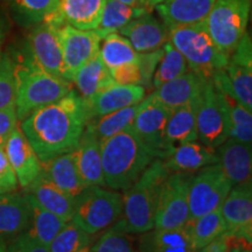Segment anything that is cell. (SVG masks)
Wrapping results in <instances>:
<instances>
[{
  "mask_svg": "<svg viewBox=\"0 0 252 252\" xmlns=\"http://www.w3.org/2000/svg\"><path fill=\"white\" fill-rule=\"evenodd\" d=\"M6 156L17 175L18 184L26 188L41 173V161L30 141L18 125L9 135L5 146Z\"/></svg>",
  "mask_w": 252,
  "mask_h": 252,
  "instance_id": "cell-17",
  "label": "cell"
},
{
  "mask_svg": "<svg viewBox=\"0 0 252 252\" xmlns=\"http://www.w3.org/2000/svg\"><path fill=\"white\" fill-rule=\"evenodd\" d=\"M220 213L228 230L252 241L251 181L232 187L223 201Z\"/></svg>",
  "mask_w": 252,
  "mask_h": 252,
  "instance_id": "cell-15",
  "label": "cell"
},
{
  "mask_svg": "<svg viewBox=\"0 0 252 252\" xmlns=\"http://www.w3.org/2000/svg\"><path fill=\"white\" fill-rule=\"evenodd\" d=\"M122 214L123 195L118 190L91 186L76 197L71 222L94 236L117 222Z\"/></svg>",
  "mask_w": 252,
  "mask_h": 252,
  "instance_id": "cell-6",
  "label": "cell"
},
{
  "mask_svg": "<svg viewBox=\"0 0 252 252\" xmlns=\"http://www.w3.org/2000/svg\"><path fill=\"white\" fill-rule=\"evenodd\" d=\"M72 82L76 84L82 99L87 100L112 84L113 80L98 53L94 59L78 69Z\"/></svg>",
  "mask_w": 252,
  "mask_h": 252,
  "instance_id": "cell-30",
  "label": "cell"
},
{
  "mask_svg": "<svg viewBox=\"0 0 252 252\" xmlns=\"http://www.w3.org/2000/svg\"><path fill=\"white\" fill-rule=\"evenodd\" d=\"M217 163L220 166L232 187L251 181V145L228 138L216 149Z\"/></svg>",
  "mask_w": 252,
  "mask_h": 252,
  "instance_id": "cell-22",
  "label": "cell"
},
{
  "mask_svg": "<svg viewBox=\"0 0 252 252\" xmlns=\"http://www.w3.org/2000/svg\"><path fill=\"white\" fill-rule=\"evenodd\" d=\"M145 94L146 90L143 86H122L113 82L91 98L84 100L89 121L135 105L145 98Z\"/></svg>",
  "mask_w": 252,
  "mask_h": 252,
  "instance_id": "cell-18",
  "label": "cell"
},
{
  "mask_svg": "<svg viewBox=\"0 0 252 252\" xmlns=\"http://www.w3.org/2000/svg\"><path fill=\"white\" fill-rule=\"evenodd\" d=\"M169 113L171 110L150 94L140 102L132 123L133 131L159 159H165L173 150L166 139V124Z\"/></svg>",
  "mask_w": 252,
  "mask_h": 252,
  "instance_id": "cell-12",
  "label": "cell"
},
{
  "mask_svg": "<svg viewBox=\"0 0 252 252\" xmlns=\"http://www.w3.org/2000/svg\"><path fill=\"white\" fill-rule=\"evenodd\" d=\"M198 98L172 110L166 124V139L172 147L197 140L196 111Z\"/></svg>",
  "mask_w": 252,
  "mask_h": 252,
  "instance_id": "cell-29",
  "label": "cell"
},
{
  "mask_svg": "<svg viewBox=\"0 0 252 252\" xmlns=\"http://www.w3.org/2000/svg\"><path fill=\"white\" fill-rule=\"evenodd\" d=\"M5 251H6V244L0 243V252H5Z\"/></svg>",
  "mask_w": 252,
  "mask_h": 252,
  "instance_id": "cell-51",
  "label": "cell"
},
{
  "mask_svg": "<svg viewBox=\"0 0 252 252\" xmlns=\"http://www.w3.org/2000/svg\"><path fill=\"white\" fill-rule=\"evenodd\" d=\"M206 80L208 78L198 76L194 71L188 70L181 76L157 88L151 94L172 111L196 99L202 91Z\"/></svg>",
  "mask_w": 252,
  "mask_h": 252,
  "instance_id": "cell-23",
  "label": "cell"
},
{
  "mask_svg": "<svg viewBox=\"0 0 252 252\" xmlns=\"http://www.w3.org/2000/svg\"><path fill=\"white\" fill-rule=\"evenodd\" d=\"M94 243V235L75 225L71 220L55 236L48 245L49 252H89Z\"/></svg>",
  "mask_w": 252,
  "mask_h": 252,
  "instance_id": "cell-39",
  "label": "cell"
},
{
  "mask_svg": "<svg viewBox=\"0 0 252 252\" xmlns=\"http://www.w3.org/2000/svg\"><path fill=\"white\" fill-rule=\"evenodd\" d=\"M28 55L39 67L54 76L63 77L64 63L59 27L49 20L34 26L28 34Z\"/></svg>",
  "mask_w": 252,
  "mask_h": 252,
  "instance_id": "cell-13",
  "label": "cell"
},
{
  "mask_svg": "<svg viewBox=\"0 0 252 252\" xmlns=\"http://www.w3.org/2000/svg\"><path fill=\"white\" fill-rule=\"evenodd\" d=\"M197 140L216 150L229 138V125L224 105L212 78L204 82L196 111Z\"/></svg>",
  "mask_w": 252,
  "mask_h": 252,
  "instance_id": "cell-11",
  "label": "cell"
},
{
  "mask_svg": "<svg viewBox=\"0 0 252 252\" xmlns=\"http://www.w3.org/2000/svg\"><path fill=\"white\" fill-rule=\"evenodd\" d=\"M99 47V56L109 70L127 63H138L139 53L126 37L119 33H110L102 39Z\"/></svg>",
  "mask_w": 252,
  "mask_h": 252,
  "instance_id": "cell-34",
  "label": "cell"
},
{
  "mask_svg": "<svg viewBox=\"0 0 252 252\" xmlns=\"http://www.w3.org/2000/svg\"><path fill=\"white\" fill-rule=\"evenodd\" d=\"M15 105L0 110V147H4L6 141L18 124Z\"/></svg>",
  "mask_w": 252,
  "mask_h": 252,
  "instance_id": "cell-47",
  "label": "cell"
},
{
  "mask_svg": "<svg viewBox=\"0 0 252 252\" xmlns=\"http://www.w3.org/2000/svg\"><path fill=\"white\" fill-rule=\"evenodd\" d=\"M215 0H163L156 9L166 27L203 23Z\"/></svg>",
  "mask_w": 252,
  "mask_h": 252,
  "instance_id": "cell-24",
  "label": "cell"
},
{
  "mask_svg": "<svg viewBox=\"0 0 252 252\" xmlns=\"http://www.w3.org/2000/svg\"><path fill=\"white\" fill-rule=\"evenodd\" d=\"M89 252H138L137 242L118 220L104 230L97 241H94Z\"/></svg>",
  "mask_w": 252,
  "mask_h": 252,
  "instance_id": "cell-37",
  "label": "cell"
},
{
  "mask_svg": "<svg viewBox=\"0 0 252 252\" xmlns=\"http://www.w3.org/2000/svg\"><path fill=\"white\" fill-rule=\"evenodd\" d=\"M193 173L171 172L167 176L158 202L154 228L175 229L187 225L189 214V182Z\"/></svg>",
  "mask_w": 252,
  "mask_h": 252,
  "instance_id": "cell-10",
  "label": "cell"
},
{
  "mask_svg": "<svg viewBox=\"0 0 252 252\" xmlns=\"http://www.w3.org/2000/svg\"><path fill=\"white\" fill-rule=\"evenodd\" d=\"M5 252H49V249L25 231L6 244Z\"/></svg>",
  "mask_w": 252,
  "mask_h": 252,
  "instance_id": "cell-45",
  "label": "cell"
},
{
  "mask_svg": "<svg viewBox=\"0 0 252 252\" xmlns=\"http://www.w3.org/2000/svg\"><path fill=\"white\" fill-rule=\"evenodd\" d=\"M163 54V49L160 48L154 52L141 53L138 60V65H139L141 78H143V87L151 88L152 87V80L154 71H156L158 63Z\"/></svg>",
  "mask_w": 252,
  "mask_h": 252,
  "instance_id": "cell-44",
  "label": "cell"
},
{
  "mask_svg": "<svg viewBox=\"0 0 252 252\" xmlns=\"http://www.w3.org/2000/svg\"><path fill=\"white\" fill-rule=\"evenodd\" d=\"M187 228L195 251L207 247L228 230L220 210L191 219L187 223Z\"/></svg>",
  "mask_w": 252,
  "mask_h": 252,
  "instance_id": "cell-33",
  "label": "cell"
},
{
  "mask_svg": "<svg viewBox=\"0 0 252 252\" xmlns=\"http://www.w3.org/2000/svg\"><path fill=\"white\" fill-rule=\"evenodd\" d=\"M171 171L162 159H154L123 196V226L132 235H140L154 228L158 202Z\"/></svg>",
  "mask_w": 252,
  "mask_h": 252,
  "instance_id": "cell-3",
  "label": "cell"
},
{
  "mask_svg": "<svg viewBox=\"0 0 252 252\" xmlns=\"http://www.w3.org/2000/svg\"><path fill=\"white\" fill-rule=\"evenodd\" d=\"M2 41H4V27H2L1 21H0V49H1ZM0 54H1V52H0Z\"/></svg>",
  "mask_w": 252,
  "mask_h": 252,
  "instance_id": "cell-50",
  "label": "cell"
},
{
  "mask_svg": "<svg viewBox=\"0 0 252 252\" xmlns=\"http://www.w3.org/2000/svg\"><path fill=\"white\" fill-rule=\"evenodd\" d=\"M17 175L12 168L4 147H0V194L15 191L18 188Z\"/></svg>",
  "mask_w": 252,
  "mask_h": 252,
  "instance_id": "cell-46",
  "label": "cell"
},
{
  "mask_svg": "<svg viewBox=\"0 0 252 252\" xmlns=\"http://www.w3.org/2000/svg\"><path fill=\"white\" fill-rule=\"evenodd\" d=\"M58 0H8L14 17L21 25L35 26L54 12Z\"/></svg>",
  "mask_w": 252,
  "mask_h": 252,
  "instance_id": "cell-40",
  "label": "cell"
},
{
  "mask_svg": "<svg viewBox=\"0 0 252 252\" xmlns=\"http://www.w3.org/2000/svg\"><path fill=\"white\" fill-rule=\"evenodd\" d=\"M231 188L232 185L219 163L206 166L193 173L188 191L190 220L220 210Z\"/></svg>",
  "mask_w": 252,
  "mask_h": 252,
  "instance_id": "cell-9",
  "label": "cell"
},
{
  "mask_svg": "<svg viewBox=\"0 0 252 252\" xmlns=\"http://www.w3.org/2000/svg\"><path fill=\"white\" fill-rule=\"evenodd\" d=\"M216 88V87H215ZM220 97L224 105L229 125V137L242 143L251 145L252 141V112L229 94L220 93Z\"/></svg>",
  "mask_w": 252,
  "mask_h": 252,
  "instance_id": "cell-35",
  "label": "cell"
},
{
  "mask_svg": "<svg viewBox=\"0 0 252 252\" xmlns=\"http://www.w3.org/2000/svg\"><path fill=\"white\" fill-rule=\"evenodd\" d=\"M31 223V204L26 193L0 194V243L26 231Z\"/></svg>",
  "mask_w": 252,
  "mask_h": 252,
  "instance_id": "cell-19",
  "label": "cell"
},
{
  "mask_svg": "<svg viewBox=\"0 0 252 252\" xmlns=\"http://www.w3.org/2000/svg\"><path fill=\"white\" fill-rule=\"evenodd\" d=\"M59 35L64 63L63 77L71 83L78 69L99 53L102 37L96 31L78 30L69 25L59 27Z\"/></svg>",
  "mask_w": 252,
  "mask_h": 252,
  "instance_id": "cell-14",
  "label": "cell"
},
{
  "mask_svg": "<svg viewBox=\"0 0 252 252\" xmlns=\"http://www.w3.org/2000/svg\"><path fill=\"white\" fill-rule=\"evenodd\" d=\"M14 60L8 54H0V110L14 105Z\"/></svg>",
  "mask_w": 252,
  "mask_h": 252,
  "instance_id": "cell-41",
  "label": "cell"
},
{
  "mask_svg": "<svg viewBox=\"0 0 252 252\" xmlns=\"http://www.w3.org/2000/svg\"><path fill=\"white\" fill-rule=\"evenodd\" d=\"M25 193L33 197L41 207L61 217L65 222L71 220L76 198L56 187L42 173L25 188Z\"/></svg>",
  "mask_w": 252,
  "mask_h": 252,
  "instance_id": "cell-25",
  "label": "cell"
},
{
  "mask_svg": "<svg viewBox=\"0 0 252 252\" xmlns=\"http://www.w3.org/2000/svg\"><path fill=\"white\" fill-rule=\"evenodd\" d=\"M168 41L184 56L189 70L198 76L212 78L214 72L228 64L229 56L215 45L204 21L169 28Z\"/></svg>",
  "mask_w": 252,
  "mask_h": 252,
  "instance_id": "cell-5",
  "label": "cell"
},
{
  "mask_svg": "<svg viewBox=\"0 0 252 252\" xmlns=\"http://www.w3.org/2000/svg\"><path fill=\"white\" fill-rule=\"evenodd\" d=\"M126 37L137 53H150L162 48L168 41V28L150 12L132 20L118 32Z\"/></svg>",
  "mask_w": 252,
  "mask_h": 252,
  "instance_id": "cell-21",
  "label": "cell"
},
{
  "mask_svg": "<svg viewBox=\"0 0 252 252\" xmlns=\"http://www.w3.org/2000/svg\"><path fill=\"white\" fill-rule=\"evenodd\" d=\"M162 160L171 172L188 173H195L219 161L216 150L197 143V140L174 146L171 154Z\"/></svg>",
  "mask_w": 252,
  "mask_h": 252,
  "instance_id": "cell-27",
  "label": "cell"
},
{
  "mask_svg": "<svg viewBox=\"0 0 252 252\" xmlns=\"http://www.w3.org/2000/svg\"><path fill=\"white\" fill-rule=\"evenodd\" d=\"M104 4L105 0H58L54 12L47 20L58 27L69 25L78 30L94 31L100 21Z\"/></svg>",
  "mask_w": 252,
  "mask_h": 252,
  "instance_id": "cell-16",
  "label": "cell"
},
{
  "mask_svg": "<svg viewBox=\"0 0 252 252\" xmlns=\"http://www.w3.org/2000/svg\"><path fill=\"white\" fill-rule=\"evenodd\" d=\"M212 81L217 90L252 111V45L249 34L239 40L228 64L214 72Z\"/></svg>",
  "mask_w": 252,
  "mask_h": 252,
  "instance_id": "cell-8",
  "label": "cell"
},
{
  "mask_svg": "<svg viewBox=\"0 0 252 252\" xmlns=\"http://www.w3.org/2000/svg\"><path fill=\"white\" fill-rule=\"evenodd\" d=\"M138 252H195L187 225L175 229L153 228L140 234Z\"/></svg>",
  "mask_w": 252,
  "mask_h": 252,
  "instance_id": "cell-26",
  "label": "cell"
},
{
  "mask_svg": "<svg viewBox=\"0 0 252 252\" xmlns=\"http://www.w3.org/2000/svg\"><path fill=\"white\" fill-rule=\"evenodd\" d=\"M41 173L56 187L75 198L87 188L77 171L71 152L41 162Z\"/></svg>",
  "mask_w": 252,
  "mask_h": 252,
  "instance_id": "cell-28",
  "label": "cell"
},
{
  "mask_svg": "<svg viewBox=\"0 0 252 252\" xmlns=\"http://www.w3.org/2000/svg\"><path fill=\"white\" fill-rule=\"evenodd\" d=\"M116 1H119L122 2V4L128 6H134V7H139V6H141L139 0H116ZM141 7H143V6H141Z\"/></svg>",
  "mask_w": 252,
  "mask_h": 252,
  "instance_id": "cell-49",
  "label": "cell"
},
{
  "mask_svg": "<svg viewBox=\"0 0 252 252\" xmlns=\"http://www.w3.org/2000/svg\"><path fill=\"white\" fill-rule=\"evenodd\" d=\"M139 104L140 103L110 112L108 115L100 116V117L90 119L87 125L94 131L99 141L108 139L112 135L131 127L138 109H139Z\"/></svg>",
  "mask_w": 252,
  "mask_h": 252,
  "instance_id": "cell-36",
  "label": "cell"
},
{
  "mask_svg": "<svg viewBox=\"0 0 252 252\" xmlns=\"http://www.w3.org/2000/svg\"><path fill=\"white\" fill-rule=\"evenodd\" d=\"M151 12L145 7L128 6L116 0H105L103 13L98 26L94 31L102 37L110 33H118L122 28L130 24L132 20Z\"/></svg>",
  "mask_w": 252,
  "mask_h": 252,
  "instance_id": "cell-31",
  "label": "cell"
},
{
  "mask_svg": "<svg viewBox=\"0 0 252 252\" xmlns=\"http://www.w3.org/2000/svg\"><path fill=\"white\" fill-rule=\"evenodd\" d=\"M100 154L105 187L118 191L130 188L157 159L132 126L100 141Z\"/></svg>",
  "mask_w": 252,
  "mask_h": 252,
  "instance_id": "cell-2",
  "label": "cell"
},
{
  "mask_svg": "<svg viewBox=\"0 0 252 252\" xmlns=\"http://www.w3.org/2000/svg\"><path fill=\"white\" fill-rule=\"evenodd\" d=\"M115 83L122 86H143V78L138 63H127L110 70Z\"/></svg>",
  "mask_w": 252,
  "mask_h": 252,
  "instance_id": "cell-43",
  "label": "cell"
},
{
  "mask_svg": "<svg viewBox=\"0 0 252 252\" xmlns=\"http://www.w3.org/2000/svg\"><path fill=\"white\" fill-rule=\"evenodd\" d=\"M162 49L163 54L158 63L152 80V87L156 89L189 70L187 61L169 41L163 45Z\"/></svg>",
  "mask_w": 252,
  "mask_h": 252,
  "instance_id": "cell-38",
  "label": "cell"
},
{
  "mask_svg": "<svg viewBox=\"0 0 252 252\" xmlns=\"http://www.w3.org/2000/svg\"><path fill=\"white\" fill-rule=\"evenodd\" d=\"M89 122L86 103L75 90L35 110L21 121L20 128L41 162L76 147Z\"/></svg>",
  "mask_w": 252,
  "mask_h": 252,
  "instance_id": "cell-1",
  "label": "cell"
},
{
  "mask_svg": "<svg viewBox=\"0 0 252 252\" xmlns=\"http://www.w3.org/2000/svg\"><path fill=\"white\" fill-rule=\"evenodd\" d=\"M15 111L23 121L35 110L61 99L72 90L71 83L39 67L30 55L15 62Z\"/></svg>",
  "mask_w": 252,
  "mask_h": 252,
  "instance_id": "cell-4",
  "label": "cell"
},
{
  "mask_svg": "<svg viewBox=\"0 0 252 252\" xmlns=\"http://www.w3.org/2000/svg\"><path fill=\"white\" fill-rule=\"evenodd\" d=\"M251 0H215L204 20L215 45L228 56L247 33Z\"/></svg>",
  "mask_w": 252,
  "mask_h": 252,
  "instance_id": "cell-7",
  "label": "cell"
},
{
  "mask_svg": "<svg viewBox=\"0 0 252 252\" xmlns=\"http://www.w3.org/2000/svg\"><path fill=\"white\" fill-rule=\"evenodd\" d=\"M75 165L82 180L87 187L100 186L105 187L103 178L102 154H100V141L89 126L82 133L78 144L71 151Z\"/></svg>",
  "mask_w": 252,
  "mask_h": 252,
  "instance_id": "cell-20",
  "label": "cell"
},
{
  "mask_svg": "<svg viewBox=\"0 0 252 252\" xmlns=\"http://www.w3.org/2000/svg\"><path fill=\"white\" fill-rule=\"evenodd\" d=\"M247 247H251V241L226 230L212 243L195 252H239Z\"/></svg>",
  "mask_w": 252,
  "mask_h": 252,
  "instance_id": "cell-42",
  "label": "cell"
},
{
  "mask_svg": "<svg viewBox=\"0 0 252 252\" xmlns=\"http://www.w3.org/2000/svg\"><path fill=\"white\" fill-rule=\"evenodd\" d=\"M26 195L31 204V223L26 231L39 243L48 247L67 222L41 207L27 193Z\"/></svg>",
  "mask_w": 252,
  "mask_h": 252,
  "instance_id": "cell-32",
  "label": "cell"
},
{
  "mask_svg": "<svg viewBox=\"0 0 252 252\" xmlns=\"http://www.w3.org/2000/svg\"><path fill=\"white\" fill-rule=\"evenodd\" d=\"M162 1L163 0H139L140 5L149 11H152V8H156V6Z\"/></svg>",
  "mask_w": 252,
  "mask_h": 252,
  "instance_id": "cell-48",
  "label": "cell"
},
{
  "mask_svg": "<svg viewBox=\"0 0 252 252\" xmlns=\"http://www.w3.org/2000/svg\"><path fill=\"white\" fill-rule=\"evenodd\" d=\"M239 252H252V250H251V247H247V248H243L242 249L241 251Z\"/></svg>",
  "mask_w": 252,
  "mask_h": 252,
  "instance_id": "cell-52",
  "label": "cell"
}]
</instances>
